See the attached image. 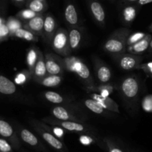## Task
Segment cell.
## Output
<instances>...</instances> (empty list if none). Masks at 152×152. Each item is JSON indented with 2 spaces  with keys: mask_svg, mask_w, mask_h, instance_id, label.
<instances>
[{
  "mask_svg": "<svg viewBox=\"0 0 152 152\" xmlns=\"http://www.w3.org/2000/svg\"><path fill=\"white\" fill-rule=\"evenodd\" d=\"M130 33L128 28H120L114 31L104 44V50L116 57L123 55L127 50V39Z\"/></svg>",
  "mask_w": 152,
  "mask_h": 152,
  "instance_id": "6da1fadb",
  "label": "cell"
},
{
  "mask_svg": "<svg viewBox=\"0 0 152 152\" xmlns=\"http://www.w3.org/2000/svg\"><path fill=\"white\" fill-rule=\"evenodd\" d=\"M51 46L53 51L62 56H68L71 52L68 40V32L64 28L56 31L51 40Z\"/></svg>",
  "mask_w": 152,
  "mask_h": 152,
  "instance_id": "7a4b0ae2",
  "label": "cell"
},
{
  "mask_svg": "<svg viewBox=\"0 0 152 152\" xmlns=\"http://www.w3.org/2000/svg\"><path fill=\"white\" fill-rule=\"evenodd\" d=\"M120 90L123 96L128 101H135L139 95V80L135 76H129L126 77L122 81Z\"/></svg>",
  "mask_w": 152,
  "mask_h": 152,
  "instance_id": "3957f363",
  "label": "cell"
},
{
  "mask_svg": "<svg viewBox=\"0 0 152 152\" xmlns=\"http://www.w3.org/2000/svg\"><path fill=\"white\" fill-rule=\"evenodd\" d=\"M33 127L34 129L38 132L39 134H40L43 139L46 142L48 145H50L52 148H53L56 150L59 151H65V148L64 146V144L55 137L54 134H51L48 131L46 130V128L43 126L42 124L39 123L37 121H34V124H32Z\"/></svg>",
  "mask_w": 152,
  "mask_h": 152,
  "instance_id": "277c9868",
  "label": "cell"
},
{
  "mask_svg": "<svg viewBox=\"0 0 152 152\" xmlns=\"http://www.w3.org/2000/svg\"><path fill=\"white\" fill-rule=\"evenodd\" d=\"M117 63L120 68L126 71L134 69L139 68L141 61H142V58L138 55H133V54H127V55H120L117 57Z\"/></svg>",
  "mask_w": 152,
  "mask_h": 152,
  "instance_id": "5b68a950",
  "label": "cell"
},
{
  "mask_svg": "<svg viewBox=\"0 0 152 152\" xmlns=\"http://www.w3.org/2000/svg\"><path fill=\"white\" fill-rule=\"evenodd\" d=\"M45 122H48L51 125H56V126L61 127L65 130L69 131H75V132H88L86 130V127L82 125L80 122H73V121H62L59 119H43Z\"/></svg>",
  "mask_w": 152,
  "mask_h": 152,
  "instance_id": "8992f818",
  "label": "cell"
},
{
  "mask_svg": "<svg viewBox=\"0 0 152 152\" xmlns=\"http://www.w3.org/2000/svg\"><path fill=\"white\" fill-rule=\"evenodd\" d=\"M88 8L94 19L100 25H105V12L98 0H86Z\"/></svg>",
  "mask_w": 152,
  "mask_h": 152,
  "instance_id": "52a82bcc",
  "label": "cell"
},
{
  "mask_svg": "<svg viewBox=\"0 0 152 152\" xmlns=\"http://www.w3.org/2000/svg\"><path fill=\"white\" fill-rule=\"evenodd\" d=\"M57 58H55L51 54L46 55L45 61V66L48 75H59L63 72V63L62 60L59 61L58 58V61H56Z\"/></svg>",
  "mask_w": 152,
  "mask_h": 152,
  "instance_id": "ba28073f",
  "label": "cell"
},
{
  "mask_svg": "<svg viewBox=\"0 0 152 152\" xmlns=\"http://www.w3.org/2000/svg\"><path fill=\"white\" fill-rule=\"evenodd\" d=\"M73 72H75L76 74L78 75L79 77L84 80L85 83H87L88 85H91L93 82V78L91 75L90 70L88 68L86 64H85L80 59L77 58L75 61L74 69H73Z\"/></svg>",
  "mask_w": 152,
  "mask_h": 152,
  "instance_id": "9c48e42d",
  "label": "cell"
},
{
  "mask_svg": "<svg viewBox=\"0 0 152 152\" xmlns=\"http://www.w3.org/2000/svg\"><path fill=\"white\" fill-rule=\"evenodd\" d=\"M95 69L98 80L102 83H107L111 78V72L108 66L99 59H95Z\"/></svg>",
  "mask_w": 152,
  "mask_h": 152,
  "instance_id": "30bf717a",
  "label": "cell"
},
{
  "mask_svg": "<svg viewBox=\"0 0 152 152\" xmlns=\"http://www.w3.org/2000/svg\"><path fill=\"white\" fill-rule=\"evenodd\" d=\"M47 69H46L45 61L43 56V54L39 51L38 59H37L36 65L34 66V71H33V75L36 81L40 82L47 74Z\"/></svg>",
  "mask_w": 152,
  "mask_h": 152,
  "instance_id": "8fae6325",
  "label": "cell"
},
{
  "mask_svg": "<svg viewBox=\"0 0 152 152\" xmlns=\"http://www.w3.org/2000/svg\"><path fill=\"white\" fill-rule=\"evenodd\" d=\"M152 37L151 34H146L143 39L138 41L135 44L132 46H128L127 50L130 54L133 55H137V54H142L145 52L147 49H149L150 43H151Z\"/></svg>",
  "mask_w": 152,
  "mask_h": 152,
  "instance_id": "7c38bea8",
  "label": "cell"
},
{
  "mask_svg": "<svg viewBox=\"0 0 152 152\" xmlns=\"http://www.w3.org/2000/svg\"><path fill=\"white\" fill-rule=\"evenodd\" d=\"M56 21L52 15L48 14L45 16L43 34L48 43H51L53 35L56 32Z\"/></svg>",
  "mask_w": 152,
  "mask_h": 152,
  "instance_id": "4fadbf2b",
  "label": "cell"
},
{
  "mask_svg": "<svg viewBox=\"0 0 152 152\" xmlns=\"http://www.w3.org/2000/svg\"><path fill=\"white\" fill-rule=\"evenodd\" d=\"M45 17L43 15L38 14L33 19L28 20L25 27L29 31L37 34H43V28H44Z\"/></svg>",
  "mask_w": 152,
  "mask_h": 152,
  "instance_id": "5bb4252c",
  "label": "cell"
},
{
  "mask_svg": "<svg viewBox=\"0 0 152 152\" xmlns=\"http://www.w3.org/2000/svg\"><path fill=\"white\" fill-rule=\"evenodd\" d=\"M52 114L53 115L56 119L62 121H73V122H80V119L77 117L74 116L72 113L68 112L65 107L57 106V107H53L52 110Z\"/></svg>",
  "mask_w": 152,
  "mask_h": 152,
  "instance_id": "9a60e30c",
  "label": "cell"
},
{
  "mask_svg": "<svg viewBox=\"0 0 152 152\" xmlns=\"http://www.w3.org/2000/svg\"><path fill=\"white\" fill-rule=\"evenodd\" d=\"M91 96L93 99L97 101L104 109L114 111L115 113H119L118 105L112 98H110L109 97H103L99 94H92Z\"/></svg>",
  "mask_w": 152,
  "mask_h": 152,
  "instance_id": "2e32d148",
  "label": "cell"
},
{
  "mask_svg": "<svg viewBox=\"0 0 152 152\" xmlns=\"http://www.w3.org/2000/svg\"><path fill=\"white\" fill-rule=\"evenodd\" d=\"M65 20L69 25H77L78 24V13L76 9L75 5L71 1H68L66 4L64 13Z\"/></svg>",
  "mask_w": 152,
  "mask_h": 152,
  "instance_id": "e0dca14e",
  "label": "cell"
},
{
  "mask_svg": "<svg viewBox=\"0 0 152 152\" xmlns=\"http://www.w3.org/2000/svg\"><path fill=\"white\" fill-rule=\"evenodd\" d=\"M16 91L15 83L3 75H0V93L11 95Z\"/></svg>",
  "mask_w": 152,
  "mask_h": 152,
  "instance_id": "ac0fdd59",
  "label": "cell"
},
{
  "mask_svg": "<svg viewBox=\"0 0 152 152\" xmlns=\"http://www.w3.org/2000/svg\"><path fill=\"white\" fill-rule=\"evenodd\" d=\"M21 139L29 145L32 147H40V143L38 138L31 131L26 128H23L20 131Z\"/></svg>",
  "mask_w": 152,
  "mask_h": 152,
  "instance_id": "d6986e66",
  "label": "cell"
},
{
  "mask_svg": "<svg viewBox=\"0 0 152 152\" xmlns=\"http://www.w3.org/2000/svg\"><path fill=\"white\" fill-rule=\"evenodd\" d=\"M68 40L71 50H76L80 46L82 40V34L77 28H72L68 32Z\"/></svg>",
  "mask_w": 152,
  "mask_h": 152,
  "instance_id": "ffe728a7",
  "label": "cell"
},
{
  "mask_svg": "<svg viewBox=\"0 0 152 152\" xmlns=\"http://www.w3.org/2000/svg\"><path fill=\"white\" fill-rule=\"evenodd\" d=\"M28 9L33 10L37 13H41L48 8V4L46 1L41 0H28L27 3Z\"/></svg>",
  "mask_w": 152,
  "mask_h": 152,
  "instance_id": "44dd1931",
  "label": "cell"
},
{
  "mask_svg": "<svg viewBox=\"0 0 152 152\" xmlns=\"http://www.w3.org/2000/svg\"><path fill=\"white\" fill-rule=\"evenodd\" d=\"M62 77L57 75H48L45 76L41 81L39 82L43 86H48V87H53L60 84L62 82Z\"/></svg>",
  "mask_w": 152,
  "mask_h": 152,
  "instance_id": "7402d4cb",
  "label": "cell"
},
{
  "mask_svg": "<svg viewBox=\"0 0 152 152\" xmlns=\"http://www.w3.org/2000/svg\"><path fill=\"white\" fill-rule=\"evenodd\" d=\"M39 51L36 48H31L28 52L27 55V64L29 67V70L33 74L34 66L36 65L37 59H38Z\"/></svg>",
  "mask_w": 152,
  "mask_h": 152,
  "instance_id": "603a6c76",
  "label": "cell"
},
{
  "mask_svg": "<svg viewBox=\"0 0 152 152\" xmlns=\"http://www.w3.org/2000/svg\"><path fill=\"white\" fill-rule=\"evenodd\" d=\"M14 35L16 37L23 39L27 41H37V37H36L34 33L28 29H25V28H20L16 30V32L14 33Z\"/></svg>",
  "mask_w": 152,
  "mask_h": 152,
  "instance_id": "cb8c5ba5",
  "label": "cell"
},
{
  "mask_svg": "<svg viewBox=\"0 0 152 152\" xmlns=\"http://www.w3.org/2000/svg\"><path fill=\"white\" fill-rule=\"evenodd\" d=\"M85 105L86 106L87 108H88L89 110L95 113L102 114L104 113L103 107L95 99H91V98L86 99L85 101Z\"/></svg>",
  "mask_w": 152,
  "mask_h": 152,
  "instance_id": "d4e9b609",
  "label": "cell"
},
{
  "mask_svg": "<svg viewBox=\"0 0 152 152\" xmlns=\"http://www.w3.org/2000/svg\"><path fill=\"white\" fill-rule=\"evenodd\" d=\"M0 135L5 138H11L14 135L11 125L4 120H0Z\"/></svg>",
  "mask_w": 152,
  "mask_h": 152,
  "instance_id": "484cf974",
  "label": "cell"
},
{
  "mask_svg": "<svg viewBox=\"0 0 152 152\" xmlns=\"http://www.w3.org/2000/svg\"><path fill=\"white\" fill-rule=\"evenodd\" d=\"M46 100L53 104H61L64 101V98L60 94L53 91H48L44 94Z\"/></svg>",
  "mask_w": 152,
  "mask_h": 152,
  "instance_id": "4316f807",
  "label": "cell"
},
{
  "mask_svg": "<svg viewBox=\"0 0 152 152\" xmlns=\"http://www.w3.org/2000/svg\"><path fill=\"white\" fill-rule=\"evenodd\" d=\"M136 9L133 7H127L123 10V16L126 23H132V21L136 17Z\"/></svg>",
  "mask_w": 152,
  "mask_h": 152,
  "instance_id": "83f0119b",
  "label": "cell"
},
{
  "mask_svg": "<svg viewBox=\"0 0 152 152\" xmlns=\"http://www.w3.org/2000/svg\"><path fill=\"white\" fill-rule=\"evenodd\" d=\"M145 36H146V34L142 32H137L134 34H130L127 39V47L135 44L138 41L143 39Z\"/></svg>",
  "mask_w": 152,
  "mask_h": 152,
  "instance_id": "f1b7e54d",
  "label": "cell"
},
{
  "mask_svg": "<svg viewBox=\"0 0 152 152\" xmlns=\"http://www.w3.org/2000/svg\"><path fill=\"white\" fill-rule=\"evenodd\" d=\"M105 145L107 147L108 152H124L122 148H120L117 144L114 142L111 139L108 138L105 139Z\"/></svg>",
  "mask_w": 152,
  "mask_h": 152,
  "instance_id": "f546056e",
  "label": "cell"
},
{
  "mask_svg": "<svg viewBox=\"0 0 152 152\" xmlns=\"http://www.w3.org/2000/svg\"><path fill=\"white\" fill-rule=\"evenodd\" d=\"M21 23L19 20L16 19H10L7 23V26L8 28L9 31L11 34H14L16 30L21 28Z\"/></svg>",
  "mask_w": 152,
  "mask_h": 152,
  "instance_id": "4dcf8cb0",
  "label": "cell"
},
{
  "mask_svg": "<svg viewBox=\"0 0 152 152\" xmlns=\"http://www.w3.org/2000/svg\"><path fill=\"white\" fill-rule=\"evenodd\" d=\"M38 14L39 13H35V12H34L33 10L28 8L25 9V10H22V11H20L19 13V17H21L23 19H25V20H30V19H33L34 17L37 16Z\"/></svg>",
  "mask_w": 152,
  "mask_h": 152,
  "instance_id": "1f68e13d",
  "label": "cell"
},
{
  "mask_svg": "<svg viewBox=\"0 0 152 152\" xmlns=\"http://www.w3.org/2000/svg\"><path fill=\"white\" fill-rule=\"evenodd\" d=\"M142 107L144 110L148 113L152 112V95H147L142 101Z\"/></svg>",
  "mask_w": 152,
  "mask_h": 152,
  "instance_id": "d6a6232c",
  "label": "cell"
},
{
  "mask_svg": "<svg viewBox=\"0 0 152 152\" xmlns=\"http://www.w3.org/2000/svg\"><path fill=\"white\" fill-rule=\"evenodd\" d=\"M12 147L5 139L0 138V152H11Z\"/></svg>",
  "mask_w": 152,
  "mask_h": 152,
  "instance_id": "836d02e7",
  "label": "cell"
},
{
  "mask_svg": "<svg viewBox=\"0 0 152 152\" xmlns=\"http://www.w3.org/2000/svg\"><path fill=\"white\" fill-rule=\"evenodd\" d=\"M99 92H100V94L103 97H108V95H110V93L113 92V87L112 86H99Z\"/></svg>",
  "mask_w": 152,
  "mask_h": 152,
  "instance_id": "e575fe53",
  "label": "cell"
},
{
  "mask_svg": "<svg viewBox=\"0 0 152 152\" xmlns=\"http://www.w3.org/2000/svg\"><path fill=\"white\" fill-rule=\"evenodd\" d=\"M139 68L142 69L145 72V74L147 75V76H148V77H152V62L147 63L144 64H140Z\"/></svg>",
  "mask_w": 152,
  "mask_h": 152,
  "instance_id": "d590c367",
  "label": "cell"
},
{
  "mask_svg": "<svg viewBox=\"0 0 152 152\" xmlns=\"http://www.w3.org/2000/svg\"><path fill=\"white\" fill-rule=\"evenodd\" d=\"M80 140L82 144L86 145H88L91 144L94 142V139L92 138L91 137L88 135H82L80 136Z\"/></svg>",
  "mask_w": 152,
  "mask_h": 152,
  "instance_id": "8d00e7d4",
  "label": "cell"
},
{
  "mask_svg": "<svg viewBox=\"0 0 152 152\" xmlns=\"http://www.w3.org/2000/svg\"><path fill=\"white\" fill-rule=\"evenodd\" d=\"M27 80V76L25 73H19L16 75V78H15V82L17 84H22L25 83Z\"/></svg>",
  "mask_w": 152,
  "mask_h": 152,
  "instance_id": "74e56055",
  "label": "cell"
},
{
  "mask_svg": "<svg viewBox=\"0 0 152 152\" xmlns=\"http://www.w3.org/2000/svg\"><path fill=\"white\" fill-rule=\"evenodd\" d=\"M10 33L8 28H7V25L4 24H1L0 25V38H3L7 36Z\"/></svg>",
  "mask_w": 152,
  "mask_h": 152,
  "instance_id": "f35d334b",
  "label": "cell"
},
{
  "mask_svg": "<svg viewBox=\"0 0 152 152\" xmlns=\"http://www.w3.org/2000/svg\"><path fill=\"white\" fill-rule=\"evenodd\" d=\"M52 131H53V134H54L55 136H57V137H62V135L64 134L63 130L60 128H58V127L53 128V129H52Z\"/></svg>",
  "mask_w": 152,
  "mask_h": 152,
  "instance_id": "ab89813d",
  "label": "cell"
},
{
  "mask_svg": "<svg viewBox=\"0 0 152 152\" xmlns=\"http://www.w3.org/2000/svg\"><path fill=\"white\" fill-rule=\"evenodd\" d=\"M151 2H152V0H139V1H137L138 4L140 6L145 5V4H149V3H151Z\"/></svg>",
  "mask_w": 152,
  "mask_h": 152,
  "instance_id": "60d3db41",
  "label": "cell"
},
{
  "mask_svg": "<svg viewBox=\"0 0 152 152\" xmlns=\"http://www.w3.org/2000/svg\"><path fill=\"white\" fill-rule=\"evenodd\" d=\"M138 1L139 0H122V2L124 3V4H130V3H133Z\"/></svg>",
  "mask_w": 152,
  "mask_h": 152,
  "instance_id": "b9f144b4",
  "label": "cell"
},
{
  "mask_svg": "<svg viewBox=\"0 0 152 152\" xmlns=\"http://www.w3.org/2000/svg\"><path fill=\"white\" fill-rule=\"evenodd\" d=\"M148 50H149L150 52H151L152 53V39L151 40V43H150V46H149V49H148Z\"/></svg>",
  "mask_w": 152,
  "mask_h": 152,
  "instance_id": "7bdbcfd3",
  "label": "cell"
},
{
  "mask_svg": "<svg viewBox=\"0 0 152 152\" xmlns=\"http://www.w3.org/2000/svg\"><path fill=\"white\" fill-rule=\"evenodd\" d=\"M13 1H16V2H17V3H22V2H24L25 0H13Z\"/></svg>",
  "mask_w": 152,
  "mask_h": 152,
  "instance_id": "ee69618b",
  "label": "cell"
},
{
  "mask_svg": "<svg viewBox=\"0 0 152 152\" xmlns=\"http://www.w3.org/2000/svg\"><path fill=\"white\" fill-rule=\"evenodd\" d=\"M148 30H149L150 31H152V23L151 24V25L149 26V28H148Z\"/></svg>",
  "mask_w": 152,
  "mask_h": 152,
  "instance_id": "f6af8a7d",
  "label": "cell"
},
{
  "mask_svg": "<svg viewBox=\"0 0 152 152\" xmlns=\"http://www.w3.org/2000/svg\"><path fill=\"white\" fill-rule=\"evenodd\" d=\"M1 22H2V20H1V18H0V25H1V24H2V23H1Z\"/></svg>",
  "mask_w": 152,
  "mask_h": 152,
  "instance_id": "bcb514c9",
  "label": "cell"
},
{
  "mask_svg": "<svg viewBox=\"0 0 152 152\" xmlns=\"http://www.w3.org/2000/svg\"><path fill=\"white\" fill-rule=\"evenodd\" d=\"M110 1H111V2H114V1H115V0H110Z\"/></svg>",
  "mask_w": 152,
  "mask_h": 152,
  "instance_id": "7dc6e473",
  "label": "cell"
},
{
  "mask_svg": "<svg viewBox=\"0 0 152 152\" xmlns=\"http://www.w3.org/2000/svg\"><path fill=\"white\" fill-rule=\"evenodd\" d=\"M41 1H45V0H41Z\"/></svg>",
  "mask_w": 152,
  "mask_h": 152,
  "instance_id": "c3c4849f",
  "label": "cell"
}]
</instances>
